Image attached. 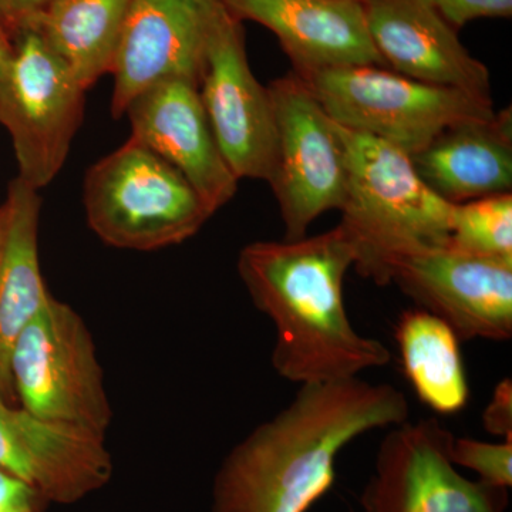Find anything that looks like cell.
Listing matches in <instances>:
<instances>
[{"mask_svg": "<svg viewBox=\"0 0 512 512\" xmlns=\"http://www.w3.org/2000/svg\"><path fill=\"white\" fill-rule=\"evenodd\" d=\"M409 416L393 384L360 377L301 384L288 406L222 461L210 512H308L332 487L343 448Z\"/></svg>", "mask_w": 512, "mask_h": 512, "instance_id": "1", "label": "cell"}, {"mask_svg": "<svg viewBox=\"0 0 512 512\" xmlns=\"http://www.w3.org/2000/svg\"><path fill=\"white\" fill-rule=\"evenodd\" d=\"M356 249L342 225L295 241L242 249L238 274L255 308L272 320V366L301 384L336 382L389 365L392 350L357 332L343 302Z\"/></svg>", "mask_w": 512, "mask_h": 512, "instance_id": "2", "label": "cell"}, {"mask_svg": "<svg viewBox=\"0 0 512 512\" xmlns=\"http://www.w3.org/2000/svg\"><path fill=\"white\" fill-rule=\"evenodd\" d=\"M339 128L349 170L340 225L355 244L357 274L375 281L389 256L444 247L454 204L427 187L409 154L369 134Z\"/></svg>", "mask_w": 512, "mask_h": 512, "instance_id": "3", "label": "cell"}, {"mask_svg": "<svg viewBox=\"0 0 512 512\" xmlns=\"http://www.w3.org/2000/svg\"><path fill=\"white\" fill-rule=\"evenodd\" d=\"M83 201L94 234L131 251L181 244L214 215L177 168L133 137L87 171Z\"/></svg>", "mask_w": 512, "mask_h": 512, "instance_id": "4", "label": "cell"}, {"mask_svg": "<svg viewBox=\"0 0 512 512\" xmlns=\"http://www.w3.org/2000/svg\"><path fill=\"white\" fill-rule=\"evenodd\" d=\"M296 74L340 126L409 156L447 128L495 114L493 99L419 82L389 67L366 64Z\"/></svg>", "mask_w": 512, "mask_h": 512, "instance_id": "5", "label": "cell"}, {"mask_svg": "<svg viewBox=\"0 0 512 512\" xmlns=\"http://www.w3.org/2000/svg\"><path fill=\"white\" fill-rule=\"evenodd\" d=\"M10 375L29 413L106 437L113 413L103 370L92 333L72 306L49 296L13 346Z\"/></svg>", "mask_w": 512, "mask_h": 512, "instance_id": "6", "label": "cell"}, {"mask_svg": "<svg viewBox=\"0 0 512 512\" xmlns=\"http://www.w3.org/2000/svg\"><path fill=\"white\" fill-rule=\"evenodd\" d=\"M12 57L0 79V124L9 131L19 178L39 191L62 170L84 117V94L69 66L29 26L10 32Z\"/></svg>", "mask_w": 512, "mask_h": 512, "instance_id": "7", "label": "cell"}, {"mask_svg": "<svg viewBox=\"0 0 512 512\" xmlns=\"http://www.w3.org/2000/svg\"><path fill=\"white\" fill-rule=\"evenodd\" d=\"M274 101L278 153L271 185L286 241L305 238L312 222L342 210L348 154L339 124L295 72L268 86Z\"/></svg>", "mask_w": 512, "mask_h": 512, "instance_id": "8", "label": "cell"}, {"mask_svg": "<svg viewBox=\"0 0 512 512\" xmlns=\"http://www.w3.org/2000/svg\"><path fill=\"white\" fill-rule=\"evenodd\" d=\"M373 282L396 285L416 308L446 322L460 342L511 339L512 259L416 248L384 259Z\"/></svg>", "mask_w": 512, "mask_h": 512, "instance_id": "9", "label": "cell"}, {"mask_svg": "<svg viewBox=\"0 0 512 512\" xmlns=\"http://www.w3.org/2000/svg\"><path fill=\"white\" fill-rule=\"evenodd\" d=\"M454 434L436 419L390 427L360 505L363 512H505L508 490L470 480L451 461Z\"/></svg>", "mask_w": 512, "mask_h": 512, "instance_id": "10", "label": "cell"}, {"mask_svg": "<svg viewBox=\"0 0 512 512\" xmlns=\"http://www.w3.org/2000/svg\"><path fill=\"white\" fill-rule=\"evenodd\" d=\"M198 90L232 173L271 183L278 153L274 101L249 66L244 26L220 2Z\"/></svg>", "mask_w": 512, "mask_h": 512, "instance_id": "11", "label": "cell"}, {"mask_svg": "<svg viewBox=\"0 0 512 512\" xmlns=\"http://www.w3.org/2000/svg\"><path fill=\"white\" fill-rule=\"evenodd\" d=\"M218 0H133L114 55L111 114L124 116L138 94L184 80L200 87Z\"/></svg>", "mask_w": 512, "mask_h": 512, "instance_id": "12", "label": "cell"}, {"mask_svg": "<svg viewBox=\"0 0 512 512\" xmlns=\"http://www.w3.org/2000/svg\"><path fill=\"white\" fill-rule=\"evenodd\" d=\"M0 468L69 505L106 487L113 460L106 437L37 417L0 400Z\"/></svg>", "mask_w": 512, "mask_h": 512, "instance_id": "13", "label": "cell"}, {"mask_svg": "<svg viewBox=\"0 0 512 512\" xmlns=\"http://www.w3.org/2000/svg\"><path fill=\"white\" fill-rule=\"evenodd\" d=\"M124 116L131 137L177 168L214 214L234 198L239 180L218 147L198 86L158 83L131 100Z\"/></svg>", "mask_w": 512, "mask_h": 512, "instance_id": "14", "label": "cell"}, {"mask_svg": "<svg viewBox=\"0 0 512 512\" xmlns=\"http://www.w3.org/2000/svg\"><path fill=\"white\" fill-rule=\"evenodd\" d=\"M367 30L394 72L491 99L487 66L471 56L429 0H360Z\"/></svg>", "mask_w": 512, "mask_h": 512, "instance_id": "15", "label": "cell"}, {"mask_svg": "<svg viewBox=\"0 0 512 512\" xmlns=\"http://www.w3.org/2000/svg\"><path fill=\"white\" fill-rule=\"evenodd\" d=\"M232 18L271 30L293 72L387 67L377 53L360 0H218Z\"/></svg>", "mask_w": 512, "mask_h": 512, "instance_id": "16", "label": "cell"}, {"mask_svg": "<svg viewBox=\"0 0 512 512\" xmlns=\"http://www.w3.org/2000/svg\"><path fill=\"white\" fill-rule=\"evenodd\" d=\"M430 190L450 204L508 194L512 190V113L447 128L410 156Z\"/></svg>", "mask_w": 512, "mask_h": 512, "instance_id": "17", "label": "cell"}, {"mask_svg": "<svg viewBox=\"0 0 512 512\" xmlns=\"http://www.w3.org/2000/svg\"><path fill=\"white\" fill-rule=\"evenodd\" d=\"M5 205L8 221L0 249V400L13 404V346L50 293L40 271L39 191L15 178L9 185Z\"/></svg>", "mask_w": 512, "mask_h": 512, "instance_id": "18", "label": "cell"}, {"mask_svg": "<svg viewBox=\"0 0 512 512\" xmlns=\"http://www.w3.org/2000/svg\"><path fill=\"white\" fill-rule=\"evenodd\" d=\"M131 2L53 0L19 26H29L39 33L69 66L77 82L89 90L101 76L111 72Z\"/></svg>", "mask_w": 512, "mask_h": 512, "instance_id": "19", "label": "cell"}, {"mask_svg": "<svg viewBox=\"0 0 512 512\" xmlns=\"http://www.w3.org/2000/svg\"><path fill=\"white\" fill-rule=\"evenodd\" d=\"M394 336L404 373L420 402L444 416L461 412L470 392L454 330L437 316L413 308L400 315Z\"/></svg>", "mask_w": 512, "mask_h": 512, "instance_id": "20", "label": "cell"}, {"mask_svg": "<svg viewBox=\"0 0 512 512\" xmlns=\"http://www.w3.org/2000/svg\"><path fill=\"white\" fill-rule=\"evenodd\" d=\"M444 247L485 258L512 259V194L454 205Z\"/></svg>", "mask_w": 512, "mask_h": 512, "instance_id": "21", "label": "cell"}, {"mask_svg": "<svg viewBox=\"0 0 512 512\" xmlns=\"http://www.w3.org/2000/svg\"><path fill=\"white\" fill-rule=\"evenodd\" d=\"M451 461L477 473L478 480L510 490L512 485V441L488 443L468 437H453Z\"/></svg>", "mask_w": 512, "mask_h": 512, "instance_id": "22", "label": "cell"}, {"mask_svg": "<svg viewBox=\"0 0 512 512\" xmlns=\"http://www.w3.org/2000/svg\"><path fill=\"white\" fill-rule=\"evenodd\" d=\"M429 2L458 32L473 20L511 18L512 15V0H429Z\"/></svg>", "mask_w": 512, "mask_h": 512, "instance_id": "23", "label": "cell"}, {"mask_svg": "<svg viewBox=\"0 0 512 512\" xmlns=\"http://www.w3.org/2000/svg\"><path fill=\"white\" fill-rule=\"evenodd\" d=\"M49 504L32 485L0 468V512H45Z\"/></svg>", "mask_w": 512, "mask_h": 512, "instance_id": "24", "label": "cell"}, {"mask_svg": "<svg viewBox=\"0 0 512 512\" xmlns=\"http://www.w3.org/2000/svg\"><path fill=\"white\" fill-rule=\"evenodd\" d=\"M483 426L488 433L512 441V383L505 377L495 386L493 397L483 413Z\"/></svg>", "mask_w": 512, "mask_h": 512, "instance_id": "25", "label": "cell"}, {"mask_svg": "<svg viewBox=\"0 0 512 512\" xmlns=\"http://www.w3.org/2000/svg\"><path fill=\"white\" fill-rule=\"evenodd\" d=\"M53 0H0V22L8 30L9 36L13 29L18 28L23 20L39 12Z\"/></svg>", "mask_w": 512, "mask_h": 512, "instance_id": "26", "label": "cell"}, {"mask_svg": "<svg viewBox=\"0 0 512 512\" xmlns=\"http://www.w3.org/2000/svg\"><path fill=\"white\" fill-rule=\"evenodd\" d=\"M10 57H12V40H10L8 30L0 22V79L8 70Z\"/></svg>", "mask_w": 512, "mask_h": 512, "instance_id": "27", "label": "cell"}, {"mask_svg": "<svg viewBox=\"0 0 512 512\" xmlns=\"http://www.w3.org/2000/svg\"><path fill=\"white\" fill-rule=\"evenodd\" d=\"M6 221H8V210H6L5 202L0 205V249H2L3 238H5Z\"/></svg>", "mask_w": 512, "mask_h": 512, "instance_id": "28", "label": "cell"}]
</instances>
